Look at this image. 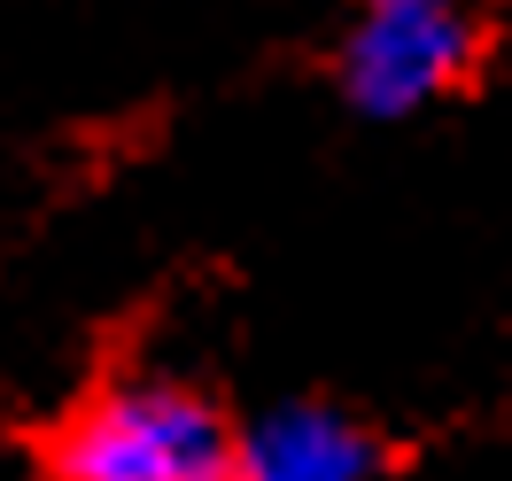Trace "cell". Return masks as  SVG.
<instances>
[{"label": "cell", "instance_id": "cell-3", "mask_svg": "<svg viewBox=\"0 0 512 481\" xmlns=\"http://www.w3.org/2000/svg\"><path fill=\"white\" fill-rule=\"evenodd\" d=\"M388 450L381 435L326 396H280L272 412H256L233 443L225 481H381Z\"/></svg>", "mask_w": 512, "mask_h": 481}, {"label": "cell", "instance_id": "cell-2", "mask_svg": "<svg viewBox=\"0 0 512 481\" xmlns=\"http://www.w3.org/2000/svg\"><path fill=\"white\" fill-rule=\"evenodd\" d=\"M481 70V16L466 0H357L334 39V94L365 125H412Z\"/></svg>", "mask_w": 512, "mask_h": 481}, {"label": "cell", "instance_id": "cell-1", "mask_svg": "<svg viewBox=\"0 0 512 481\" xmlns=\"http://www.w3.org/2000/svg\"><path fill=\"white\" fill-rule=\"evenodd\" d=\"M233 443L241 427L218 412L210 388L132 365V373L94 381L47 427L39 466L47 481H225Z\"/></svg>", "mask_w": 512, "mask_h": 481}]
</instances>
